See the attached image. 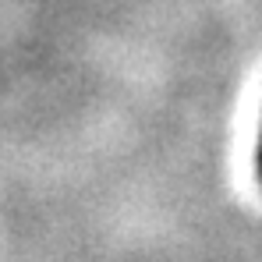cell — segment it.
<instances>
[{
	"mask_svg": "<svg viewBox=\"0 0 262 262\" xmlns=\"http://www.w3.org/2000/svg\"><path fill=\"white\" fill-rule=\"evenodd\" d=\"M259 174H262V149H259Z\"/></svg>",
	"mask_w": 262,
	"mask_h": 262,
	"instance_id": "1",
	"label": "cell"
}]
</instances>
